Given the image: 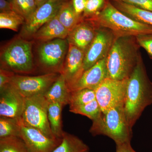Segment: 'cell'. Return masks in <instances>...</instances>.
<instances>
[{
  "mask_svg": "<svg viewBox=\"0 0 152 152\" xmlns=\"http://www.w3.org/2000/svg\"><path fill=\"white\" fill-rule=\"evenodd\" d=\"M152 104V83L141 58L128 78L124 101L125 114L131 128Z\"/></svg>",
  "mask_w": 152,
  "mask_h": 152,
  "instance_id": "obj_1",
  "label": "cell"
},
{
  "mask_svg": "<svg viewBox=\"0 0 152 152\" xmlns=\"http://www.w3.org/2000/svg\"><path fill=\"white\" fill-rule=\"evenodd\" d=\"M139 47L135 37L115 38L106 57L109 78L121 80L129 77L141 58Z\"/></svg>",
  "mask_w": 152,
  "mask_h": 152,
  "instance_id": "obj_2",
  "label": "cell"
},
{
  "mask_svg": "<svg viewBox=\"0 0 152 152\" xmlns=\"http://www.w3.org/2000/svg\"><path fill=\"white\" fill-rule=\"evenodd\" d=\"M85 19L91 21L98 28L110 30L116 38L152 35V26L138 21L123 13L108 0L99 12Z\"/></svg>",
  "mask_w": 152,
  "mask_h": 152,
  "instance_id": "obj_3",
  "label": "cell"
},
{
  "mask_svg": "<svg viewBox=\"0 0 152 152\" xmlns=\"http://www.w3.org/2000/svg\"><path fill=\"white\" fill-rule=\"evenodd\" d=\"M89 132L93 136L104 135L112 139L116 145L131 142L132 128L125 114L124 104L117 106L92 121Z\"/></svg>",
  "mask_w": 152,
  "mask_h": 152,
  "instance_id": "obj_4",
  "label": "cell"
},
{
  "mask_svg": "<svg viewBox=\"0 0 152 152\" xmlns=\"http://www.w3.org/2000/svg\"><path fill=\"white\" fill-rule=\"evenodd\" d=\"M32 45L31 42L22 37L12 41L1 51V69L21 73L32 72L34 69Z\"/></svg>",
  "mask_w": 152,
  "mask_h": 152,
  "instance_id": "obj_5",
  "label": "cell"
},
{
  "mask_svg": "<svg viewBox=\"0 0 152 152\" xmlns=\"http://www.w3.org/2000/svg\"><path fill=\"white\" fill-rule=\"evenodd\" d=\"M49 104L43 94L25 98L22 121L24 124L39 130L50 138L59 139L54 136L51 129L48 118Z\"/></svg>",
  "mask_w": 152,
  "mask_h": 152,
  "instance_id": "obj_6",
  "label": "cell"
},
{
  "mask_svg": "<svg viewBox=\"0 0 152 152\" xmlns=\"http://www.w3.org/2000/svg\"><path fill=\"white\" fill-rule=\"evenodd\" d=\"M59 75L54 72L36 76L15 75L7 86L25 98L44 95L56 81Z\"/></svg>",
  "mask_w": 152,
  "mask_h": 152,
  "instance_id": "obj_7",
  "label": "cell"
},
{
  "mask_svg": "<svg viewBox=\"0 0 152 152\" xmlns=\"http://www.w3.org/2000/svg\"><path fill=\"white\" fill-rule=\"evenodd\" d=\"M128 79L118 80L108 77L95 90L96 100L102 113L124 104Z\"/></svg>",
  "mask_w": 152,
  "mask_h": 152,
  "instance_id": "obj_8",
  "label": "cell"
},
{
  "mask_svg": "<svg viewBox=\"0 0 152 152\" xmlns=\"http://www.w3.org/2000/svg\"><path fill=\"white\" fill-rule=\"evenodd\" d=\"M69 48L66 39H57L42 43L38 50L42 64L48 69L61 70Z\"/></svg>",
  "mask_w": 152,
  "mask_h": 152,
  "instance_id": "obj_9",
  "label": "cell"
},
{
  "mask_svg": "<svg viewBox=\"0 0 152 152\" xmlns=\"http://www.w3.org/2000/svg\"><path fill=\"white\" fill-rule=\"evenodd\" d=\"M115 37L111 31L104 28H98L96 34L85 52V71L107 57Z\"/></svg>",
  "mask_w": 152,
  "mask_h": 152,
  "instance_id": "obj_10",
  "label": "cell"
},
{
  "mask_svg": "<svg viewBox=\"0 0 152 152\" xmlns=\"http://www.w3.org/2000/svg\"><path fill=\"white\" fill-rule=\"evenodd\" d=\"M65 0H48L38 7L28 20L25 22L21 36L23 38L32 37L44 24L56 15L62 3Z\"/></svg>",
  "mask_w": 152,
  "mask_h": 152,
  "instance_id": "obj_11",
  "label": "cell"
},
{
  "mask_svg": "<svg viewBox=\"0 0 152 152\" xmlns=\"http://www.w3.org/2000/svg\"><path fill=\"white\" fill-rule=\"evenodd\" d=\"M20 137L23 140L29 152H53L62 139L50 138L35 128L23 124L20 119Z\"/></svg>",
  "mask_w": 152,
  "mask_h": 152,
  "instance_id": "obj_12",
  "label": "cell"
},
{
  "mask_svg": "<svg viewBox=\"0 0 152 152\" xmlns=\"http://www.w3.org/2000/svg\"><path fill=\"white\" fill-rule=\"evenodd\" d=\"M85 52L84 51L73 45L69 44L67 53L60 73L64 76L70 90L85 72Z\"/></svg>",
  "mask_w": 152,
  "mask_h": 152,
  "instance_id": "obj_13",
  "label": "cell"
},
{
  "mask_svg": "<svg viewBox=\"0 0 152 152\" xmlns=\"http://www.w3.org/2000/svg\"><path fill=\"white\" fill-rule=\"evenodd\" d=\"M1 91L0 116L18 119L24 109L25 98L7 86Z\"/></svg>",
  "mask_w": 152,
  "mask_h": 152,
  "instance_id": "obj_14",
  "label": "cell"
},
{
  "mask_svg": "<svg viewBox=\"0 0 152 152\" xmlns=\"http://www.w3.org/2000/svg\"><path fill=\"white\" fill-rule=\"evenodd\" d=\"M108 77L105 58L84 72L81 77L71 88V92L83 89L95 90Z\"/></svg>",
  "mask_w": 152,
  "mask_h": 152,
  "instance_id": "obj_15",
  "label": "cell"
},
{
  "mask_svg": "<svg viewBox=\"0 0 152 152\" xmlns=\"http://www.w3.org/2000/svg\"><path fill=\"white\" fill-rule=\"evenodd\" d=\"M98 28L91 21L83 19L69 33L67 39L73 45L86 52L96 34Z\"/></svg>",
  "mask_w": 152,
  "mask_h": 152,
  "instance_id": "obj_16",
  "label": "cell"
},
{
  "mask_svg": "<svg viewBox=\"0 0 152 152\" xmlns=\"http://www.w3.org/2000/svg\"><path fill=\"white\" fill-rule=\"evenodd\" d=\"M69 32L59 20L56 15L44 24L32 37L42 43L55 39H66Z\"/></svg>",
  "mask_w": 152,
  "mask_h": 152,
  "instance_id": "obj_17",
  "label": "cell"
},
{
  "mask_svg": "<svg viewBox=\"0 0 152 152\" xmlns=\"http://www.w3.org/2000/svg\"><path fill=\"white\" fill-rule=\"evenodd\" d=\"M44 96L49 103H58L64 106L69 104L71 91L63 74H60L56 81L44 94Z\"/></svg>",
  "mask_w": 152,
  "mask_h": 152,
  "instance_id": "obj_18",
  "label": "cell"
},
{
  "mask_svg": "<svg viewBox=\"0 0 152 152\" xmlns=\"http://www.w3.org/2000/svg\"><path fill=\"white\" fill-rule=\"evenodd\" d=\"M57 16L61 23L69 32L83 20V17L76 14L71 0H65L62 3Z\"/></svg>",
  "mask_w": 152,
  "mask_h": 152,
  "instance_id": "obj_19",
  "label": "cell"
},
{
  "mask_svg": "<svg viewBox=\"0 0 152 152\" xmlns=\"http://www.w3.org/2000/svg\"><path fill=\"white\" fill-rule=\"evenodd\" d=\"M53 152H90V150L77 137L64 132L61 141Z\"/></svg>",
  "mask_w": 152,
  "mask_h": 152,
  "instance_id": "obj_20",
  "label": "cell"
},
{
  "mask_svg": "<svg viewBox=\"0 0 152 152\" xmlns=\"http://www.w3.org/2000/svg\"><path fill=\"white\" fill-rule=\"evenodd\" d=\"M110 1L119 10L132 18L152 26L151 11L137 8L122 2L114 1Z\"/></svg>",
  "mask_w": 152,
  "mask_h": 152,
  "instance_id": "obj_21",
  "label": "cell"
},
{
  "mask_svg": "<svg viewBox=\"0 0 152 152\" xmlns=\"http://www.w3.org/2000/svg\"><path fill=\"white\" fill-rule=\"evenodd\" d=\"M64 106L58 103H49L48 118L51 129L57 139H62L64 131L62 124L61 113Z\"/></svg>",
  "mask_w": 152,
  "mask_h": 152,
  "instance_id": "obj_22",
  "label": "cell"
},
{
  "mask_svg": "<svg viewBox=\"0 0 152 152\" xmlns=\"http://www.w3.org/2000/svg\"><path fill=\"white\" fill-rule=\"evenodd\" d=\"M20 118L1 117L0 138L9 137H20Z\"/></svg>",
  "mask_w": 152,
  "mask_h": 152,
  "instance_id": "obj_23",
  "label": "cell"
},
{
  "mask_svg": "<svg viewBox=\"0 0 152 152\" xmlns=\"http://www.w3.org/2000/svg\"><path fill=\"white\" fill-rule=\"evenodd\" d=\"M96 100L95 90L90 89L74 91L71 92L69 109L83 105Z\"/></svg>",
  "mask_w": 152,
  "mask_h": 152,
  "instance_id": "obj_24",
  "label": "cell"
},
{
  "mask_svg": "<svg viewBox=\"0 0 152 152\" xmlns=\"http://www.w3.org/2000/svg\"><path fill=\"white\" fill-rule=\"evenodd\" d=\"M0 152H29L23 140L18 137L0 138Z\"/></svg>",
  "mask_w": 152,
  "mask_h": 152,
  "instance_id": "obj_25",
  "label": "cell"
},
{
  "mask_svg": "<svg viewBox=\"0 0 152 152\" xmlns=\"http://www.w3.org/2000/svg\"><path fill=\"white\" fill-rule=\"evenodd\" d=\"M24 18L15 11L0 13V28L18 31L20 26L25 23Z\"/></svg>",
  "mask_w": 152,
  "mask_h": 152,
  "instance_id": "obj_26",
  "label": "cell"
},
{
  "mask_svg": "<svg viewBox=\"0 0 152 152\" xmlns=\"http://www.w3.org/2000/svg\"><path fill=\"white\" fill-rule=\"evenodd\" d=\"M69 111L73 113L85 116L92 121L99 116L102 113L96 100L83 105L69 109Z\"/></svg>",
  "mask_w": 152,
  "mask_h": 152,
  "instance_id": "obj_27",
  "label": "cell"
},
{
  "mask_svg": "<svg viewBox=\"0 0 152 152\" xmlns=\"http://www.w3.org/2000/svg\"><path fill=\"white\" fill-rule=\"evenodd\" d=\"M12 4L14 11L23 17L25 22L31 17L37 9L34 0H15Z\"/></svg>",
  "mask_w": 152,
  "mask_h": 152,
  "instance_id": "obj_28",
  "label": "cell"
},
{
  "mask_svg": "<svg viewBox=\"0 0 152 152\" xmlns=\"http://www.w3.org/2000/svg\"><path fill=\"white\" fill-rule=\"evenodd\" d=\"M107 0H87L83 19L91 18L97 14L104 7Z\"/></svg>",
  "mask_w": 152,
  "mask_h": 152,
  "instance_id": "obj_29",
  "label": "cell"
},
{
  "mask_svg": "<svg viewBox=\"0 0 152 152\" xmlns=\"http://www.w3.org/2000/svg\"><path fill=\"white\" fill-rule=\"evenodd\" d=\"M126 3L137 8L152 12V0H108Z\"/></svg>",
  "mask_w": 152,
  "mask_h": 152,
  "instance_id": "obj_30",
  "label": "cell"
},
{
  "mask_svg": "<svg viewBox=\"0 0 152 152\" xmlns=\"http://www.w3.org/2000/svg\"><path fill=\"white\" fill-rule=\"evenodd\" d=\"M136 38L140 47L145 49L152 59V35H143Z\"/></svg>",
  "mask_w": 152,
  "mask_h": 152,
  "instance_id": "obj_31",
  "label": "cell"
},
{
  "mask_svg": "<svg viewBox=\"0 0 152 152\" xmlns=\"http://www.w3.org/2000/svg\"><path fill=\"white\" fill-rule=\"evenodd\" d=\"M15 74L12 71L1 69L0 70V90L9 84Z\"/></svg>",
  "mask_w": 152,
  "mask_h": 152,
  "instance_id": "obj_32",
  "label": "cell"
},
{
  "mask_svg": "<svg viewBox=\"0 0 152 152\" xmlns=\"http://www.w3.org/2000/svg\"><path fill=\"white\" fill-rule=\"evenodd\" d=\"M74 10L78 15L83 17L87 0H71Z\"/></svg>",
  "mask_w": 152,
  "mask_h": 152,
  "instance_id": "obj_33",
  "label": "cell"
},
{
  "mask_svg": "<svg viewBox=\"0 0 152 152\" xmlns=\"http://www.w3.org/2000/svg\"><path fill=\"white\" fill-rule=\"evenodd\" d=\"M0 11L1 13L15 11L12 3L8 0H0Z\"/></svg>",
  "mask_w": 152,
  "mask_h": 152,
  "instance_id": "obj_34",
  "label": "cell"
},
{
  "mask_svg": "<svg viewBox=\"0 0 152 152\" xmlns=\"http://www.w3.org/2000/svg\"><path fill=\"white\" fill-rule=\"evenodd\" d=\"M116 145V152H137L133 148L131 142L118 144Z\"/></svg>",
  "mask_w": 152,
  "mask_h": 152,
  "instance_id": "obj_35",
  "label": "cell"
},
{
  "mask_svg": "<svg viewBox=\"0 0 152 152\" xmlns=\"http://www.w3.org/2000/svg\"><path fill=\"white\" fill-rule=\"evenodd\" d=\"M35 1L36 5H37V8L39 7L42 4L45 3L48 0H34Z\"/></svg>",
  "mask_w": 152,
  "mask_h": 152,
  "instance_id": "obj_36",
  "label": "cell"
},
{
  "mask_svg": "<svg viewBox=\"0 0 152 152\" xmlns=\"http://www.w3.org/2000/svg\"><path fill=\"white\" fill-rule=\"evenodd\" d=\"M8 1H10V2L12 3V4L15 0H8Z\"/></svg>",
  "mask_w": 152,
  "mask_h": 152,
  "instance_id": "obj_37",
  "label": "cell"
}]
</instances>
